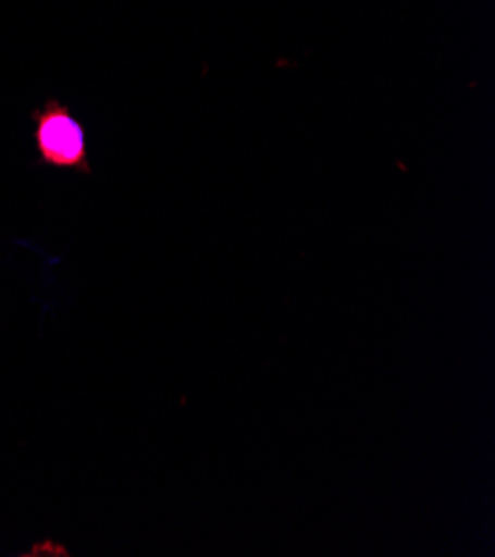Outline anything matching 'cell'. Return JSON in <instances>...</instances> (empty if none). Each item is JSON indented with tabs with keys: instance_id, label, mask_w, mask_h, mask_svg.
<instances>
[{
	"instance_id": "cell-1",
	"label": "cell",
	"mask_w": 495,
	"mask_h": 557,
	"mask_svg": "<svg viewBox=\"0 0 495 557\" xmlns=\"http://www.w3.org/2000/svg\"><path fill=\"white\" fill-rule=\"evenodd\" d=\"M32 123L38 164L91 176L87 132L70 104L51 96L32 111Z\"/></svg>"
}]
</instances>
